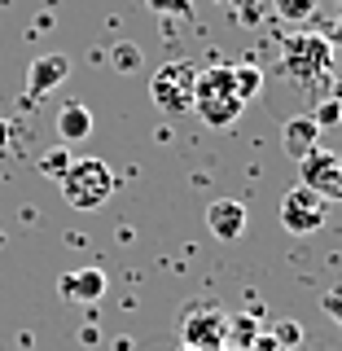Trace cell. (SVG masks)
I'll use <instances>...</instances> for the list:
<instances>
[{"label": "cell", "mask_w": 342, "mask_h": 351, "mask_svg": "<svg viewBox=\"0 0 342 351\" xmlns=\"http://www.w3.org/2000/svg\"><path fill=\"white\" fill-rule=\"evenodd\" d=\"M246 110V97L233 84V66H211L197 71V88H193V114L206 128H233Z\"/></svg>", "instance_id": "6da1fadb"}, {"label": "cell", "mask_w": 342, "mask_h": 351, "mask_svg": "<svg viewBox=\"0 0 342 351\" xmlns=\"http://www.w3.org/2000/svg\"><path fill=\"white\" fill-rule=\"evenodd\" d=\"M58 184H62L66 206H75V211H101L114 197V171L101 158H71V167H66Z\"/></svg>", "instance_id": "7a4b0ae2"}, {"label": "cell", "mask_w": 342, "mask_h": 351, "mask_svg": "<svg viewBox=\"0 0 342 351\" xmlns=\"http://www.w3.org/2000/svg\"><path fill=\"white\" fill-rule=\"evenodd\" d=\"M281 71L290 75L294 84H321V80H329V71H334V49H329V40L316 36V31H294V36H285Z\"/></svg>", "instance_id": "3957f363"}, {"label": "cell", "mask_w": 342, "mask_h": 351, "mask_svg": "<svg viewBox=\"0 0 342 351\" xmlns=\"http://www.w3.org/2000/svg\"><path fill=\"white\" fill-rule=\"evenodd\" d=\"M193 88H197V66L193 62H162L158 71L149 75V97L162 114H189Z\"/></svg>", "instance_id": "277c9868"}, {"label": "cell", "mask_w": 342, "mask_h": 351, "mask_svg": "<svg viewBox=\"0 0 342 351\" xmlns=\"http://www.w3.org/2000/svg\"><path fill=\"white\" fill-rule=\"evenodd\" d=\"M325 215H329V202L316 189H307V184L285 189V197H281V228H285V233H294V237L321 233Z\"/></svg>", "instance_id": "5b68a950"}, {"label": "cell", "mask_w": 342, "mask_h": 351, "mask_svg": "<svg viewBox=\"0 0 342 351\" xmlns=\"http://www.w3.org/2000/svg\"><path fill=\"white\" fill-rule=\"evenodd\" d=\"M228 334H233V321H228L219 307L184 316V347L189 351H224Z\"/></svg>", "instance_id": "8992f818"}, {"label": "cell", "mask_w": 342, "mask_h": 351, "mask_svg": "<svg viewBox=\"0 0 342 351\" xmlns=\"http://www.w3.org/2000/svg\"><path fill=\"white\" fill-rule=\"evenodd\" d=\"M106 285H110V277L101 268H80V272H62L58 277V294L66 303H97L106 294Z\"/></svg>", "instance_id": "52a82bcc"}, {"label": "cell", "mask_w": 342, "mask_h": 351, "mask_svg": "<svg viewBox=\"0 0 342 351\" xmlns=\"http://www.w3.org/2000/svg\"><path fill=\"white\" fill-rule=\"evenodd\" d=\"M246 206L237 202V197H219V202L206 206V228H211L215 241H237L246 233Z\"/></svg>", "instance_id": "ba28073f"}, {"label": "cell", "mask_w": 342, "mask_h": 351, "mask_svg": "<svg viewBox=\"0 0 342 351\" xmlns=\"http://www.w3.org/2000/svg\"><path fill=\"white\" fill-rule=\"evenodd\" d=\"M316 145H321V128H316L312 114H294V119L281 123V149L290 154L294 162H299L303 154H312Z\"/></svg>", "instance_id": "9c48e42d"}, {"label": "cell", "mask_w": 342, "mask_h": 351, "mask_svg": "<svg viewBox=\"0 0 342 351\" xmlns=\"http://www.w3.org/2000/svg\"><path fill=\"white\" fill-rule=\"evenodd\" d=\"M53 128H58V145H75V141H84L93 132V110L84 101H66L58 110V119H53Z\"/></svg>", "instance_id": "30bf717a"}, {"label": "cell", "mask_w": 342, "mask_h": 351, "mask_svg": "<svg viewBox=\"0 0 342 351\" xmlns=\"http://www.w3.org/2000/svg\"><path fill=\"white\" fill-rule=\"evenodd\" d=\"M66 75H71V62L62 58V53H49V58H36L31 62V71H27V84H31V97H44V93H53Z\"/></svg>", "instance_id": "8fae6325"}, {"label": "cell", "mask_w": 342, "mask_h": 351, "mask_svg": "<svg viewBox=\"0 0 342 351\" xmlns=\"http://www.w3.org/2000/svg\"><path fill=\"white\" fill-rule=\"evenodd\" d=\"M145 5H149V14H158L162 22H171V18H180V22H193V18H197L193 0H145Z\"/></svg>", "instance_id": "7c38bea8"}, {"label": "cell", "mask_w": 342, "mask_h": 351, "mask_svg": "<svg viewBox=\"0 0 342 351\" xmlns=\"http://www.w3.org/2000/svg\"><path fill=\"white\" fill-rule=\"evenodd\" d=\"M66 167H71V149L66 145H53L40 154V176H49V180H62Z\"/></svg>", "instance_id": "4fadbf2b"}, {"label": "cell", "mask_w": 342, "mask_h": 351, "mask_svg": "<svg viewBox=\"0 0 342 351\" xmlns=\"http://www.w3.org/2000/svg\"><path fill=\"white\" fill-rule=\"evenodd\" d=\"M233 84H237V93L250 101V97L263 88V71H259L255 62H241V66H233Z\"/></svg>", "instance_id": "5bb4252c"}, {"label": "cell", "mask_w": 342, "mask_h": 351, "mask_svg": "<svg viewBox=\"0 0 342 351\" xmlns=\"http://www.w3.org/2000/svg\"><path fill=\"white\" fill-rule=\"evenodd\" d=\"M312 9H316V0H277V14L285 22H307V18H312Z\"/></svg>", "instance_id": "9a60e30c"}, {"label": "cell", "mask_w": 342, "mask_h": 351, "mask_svg": "<svg viewBox=\"0 0 342 351\" xmlns=\"http://www.w3.org/2000/svg\"><path fill=\"white\" fill-rule=\"evenodd\" d=\"M321 312L342 329V281L334 285V290H325V294H321Z\"/></svg>", "instance_id": "2e32d148"}, {"label": "cell", "mask_w": 342, "mask_h": 351, "mask_svg": "<svg viewBox=\"0 0 342 351\" xmlns=\"http://www.w3.org/2000/svg\"><path fill=\"white\" fill-rule=\"evenodd\" d=\"M312 119H316V128H334L338 123V119H342V101H334V97H329V101H321V106H316L312 110Z\"/></svg>", "instance_id": "e0dca14e"}, {"label": "cell", "mask_w": 342, "mask_h": 351, "mask_svg": "<svg viewBox=\"0 0 342 351\" xmlns=\"http://www.w3.org/2000/svg\"><path fill=\"white\" fill-rule=\"evenodd\" d=\"M316 193H321L325 202H342V167H334V171H329L325 180L316 184Z\"/></svg>", "instance_id": "ac0fdd59"}, {"label": "cell", "mask_w": 342, "mask_h": 351, "mask_svg": "<svg viewBox=\"0 0 342 351\" xmlns=\"http://www.w3.org/2000/svg\"><path fill=\"white\" fill-rule=\"evenodd\" d=\"M114 66H119V71H136V66H141V49H136V44H119V49H114Z\"/></svg>", "instance_id": "d6986e66"}, {"label": "cell", "mask_w": 342, "mask_h": 351, "mask_svg": "<svg viewBox=\"0 0 342 351\" xmlns=\"http://www.w3.org/2000/svg\"><path fill=\"white\" fill-rule=\"evenodd\" d=\"M277 338H281L285 347H294V343H299V338H303V329L294 325V321H281V325H277Z\"/></svg>", "instance_id": "ffe728a7"}, {"label": "cell", "mask_w": 342, "mask_h": 351, "mask_svg": "<svg viewBox=\"0 0 342 351\" xmlns=\"http://www.w3.org/2000/svg\"><path fill=\"white\" fill-rule=\"evenodd\" d=\"M325 40H329V49H342V18L334 22V31H329V36H325Z\"/></svg>", "instance_id": "44dd1931"}, {"label": "cell", "mask_w": 342, "mask_h": 351, "mask_svg": "<svg viewBox=\"0 0 342 351\" xmlns=\"http://www.w3.org/2000/svg\"><path fill=\"white\" fill-rule=\"evenodd\" d=\"M5 136H9V123H0V149H5Z\"/></svg>", "instance_id": "7402d4cb"}, {"label": "cell", "mask_w": 342, "mask_h": 351, "mask_svg": "<svg viewBox=\"0 0 342 351\" xmlns=\"http://www.w3.org/2000/svg\"><path fill=\"white\" fill-rule=\"evenodd\" d=\"M0 246H5V228H0Z\"/></svg>", "instance_id": "603a6c76"}, {"label": "cell", "mask_w": 342, "mask_h": 351, "mask_svg": "<svg viewBox=\"0 0 342 351\" xmlns=\"http://www.w3.org/2000/svg\"><path fill=\"white\" fill-rule=\"evenodd\" d=\"M215 5H233V0H215Z\"/></svg>", "instance_id": "cb8c5ba5"}]
</instances>
